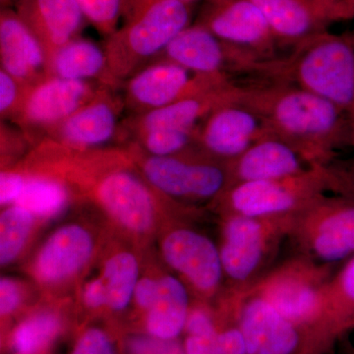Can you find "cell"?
I'll list each match as a JSON object with an SVG mask.
<instances>
[{
	"label": "cell",
	"mask_w": 354,
	"mask_h": 354,
	"mask_svg": "<svg viewBox=\"0 0 354 354\" xmlns=\"http://www.w3.org/2000/svg\"><path fill=\"white\" fill-rule=\"evenodd\" d=\"M239 102L259 113L274 134L313 167H327L339 149L351 144L348 113L297 86L272 81L241 85Z\"/></svg>",
	"instance_id": "1"
},
{
	"label": "cell",
	"mask_w": 354,
	"mask_h": 354,
	"mask_svg": "<svg viewBox=\"0 0 354 354\" xmlns=\"http://www.w3.org/2000/svg\"><path fill=\"white\" fill-rule=\"evenodd\" d=\"M255 73L297 86L346 113L354 108V43L348 37L318 32L293 46L288 57L260 62Z\"/></svg>",
	"instance_id": "2"
},
{
	"label": "cell",
	"mask_w": 354,
	"mask_h": 354,
	"mask_svg": "<svg viewBox=\"0 0 354 354\" xmlns=\"http://www.w3.org/2000/svg\"><path fill=\"white\" fill-rule=\"evenodd\" d=\"M125 16V24L108 37L104 46L116 88L157 59L172 39L189 27L191 6L179 0H155Z\"/></svg>",
	"instance_id": "3"
},
{
	"label": "cell",
	"mask_w": 354,
	"mask_h": 354,
	"mask_svg": "<svg viewBox=\"0 0 354 354\" xmlns=\"http://www.w3.org/2000/svg\"><path fill=\"white\" fill-rule=\"evenodd\" d=\"M330 191L348 196L346 172L316 165L286 178L234 184L216 201L225 214L254 218L295 216L327 196Z\"/></svg>",
	"instance_id": "4"
},
{
	"label": "cell",
	"mask_w": 354,
	"mask_h": 354,
	"mask_svg": "<svg viewBox=\"0 0 354 354\" xmlns=\"http://www.w3.org/2000/svg\"><path fill=\"white\" fill-rule=\"evenodd\" d=\"M295 216L254 218L225 214L220 254L225 278L235 291L252 288L283 236H290Z\"/></svg>",
	"instance_id": "5"
},
{
	"label": "cell",
	"mask_w": 354,
	"mask_h": 354,
	"mask_svg": "<svg viewBox=\"0 0 354 354\" xmlns=\"http://www.w3.org/2000/svg\"><path fill=\"white\" fill-rule=\"evenodd\" d=\"M127 149L146 180L169 199L216 201L230 188L227 162L209 157L197 147L169 157L147 155L132 144Z\"/></svg>",
	"instance_id": "6"
},
{
	"label": "cell",
	"mask_w": 354,
	"mask_h": 354,
	"mask_svg": "<svg viewBox=\"0 0 354 354\" xmlns=\"http://www.w3.org/2000/svg\"><path fill=\"white\" fill-rule=\"evenodd\" d=\"M330 279V268L299 256L268 272L248 290L298 326L326 315Z\"/></svg>",
	"instance_id": "7"
},
{
	"label": "cell",
	"mask_w": 354,
	"mask_h": 354,
	"mask_svg": "<svg viewBox=\"0 0 354 354\" xmlns=\"http://www.w3.org/2000/svg\"><path fill=\"white\" fill-rule=\"evenodd\" d=\"M290 236L304 257L330 268L354 256V198L325 196L295 216Z\"/></svg>",
	"instance_id": "8"
},
{
	"label": "cell",
	"mask_w": 354,
	"mask_h": 354,
	"mask_svg": "<svg viewBox=\"0 0 354 354\" xmlns=\"http://www.w3.org/2000/svg\"><path fill=\"white\" fill-rule=\"evenodd\" d=\"M232 82L230 76L198 74L169 60L158 59L129 77L121 86V95L125 109L136 115Z\"/></svg>",
	"instance_id": "9"
},
{
	"label": "cell",
	"mask_w": 354,
	"mask_h": 354,
	"mask_svg": "<svg viewBox=\"0 0 354 354\" xmlns=\"http://www.w3.org/2000/svg\"><path fill=\"white\" fill-rule=\"evenodd\" d=\"M100 84L48 76L26 88L17 113L10 123L20 128L32 144L66 120L97 94Z\"/></svg>",
	"instance_id": "10"
},
{
	"label": "cell",
	"mask_w": 354,
	"mask_h": 354,
	"mask_svg": "<svg viewBox=\"0 0 354 354\" xmlns=\"http://www.w3.org/2000/svg\"><path fill=\"white\" fill-rule=\"evenodd\" d=\"M230 46L259 62L272 59L277 41L269 23L251 0H216L198 22Z\"/></svg>",
	"instance_id": "11"
},
{
	"label": "cell",
	"mask_w": 354,
	"mask_h": 354,
	"mask_svg": "<svg viewBox=\"0 0 354 354\" xmlns=\"http://www.w3.org/2000/svg\"><path fill=\"white\" fill-rule=\"evenodd\" d=\"M116 91L101 86L90 102L50 130L44 139L81 151L99 150L120 139V116L125 106L122 95Z\"/></svg>",
	"instance_id": "12"
},
{
	"label": "cell",
	"mask_w": 354,
	"mask_h": 354,
	"mask_svg": "<svg viewBox=\"0 0 354 354\" xmlns=\"http://www.w3.org/2000/svg\"><path fill=\"white\" fill-rule=\"evenodd\" d=\"M158 59L169 60L195 73L215 76H230L232 71L253 73L258 64L255 58L221 41L198 23L177 35Z\"/></svg>",
	"instance_id": "13"
},
{
	"label": "cell",
	"mask_w": 354,
	"mask_h": 354,
	"mask_svg": "<svg viewBox=\"0 0 354 354\" xmlns=\"http://www.w3.org/2000/svg\"><path fill=\"white\" fill-rule=\"evenodd\" d=\"M271 132L259 113L237 101L216 109L203 121L198 128L196 147L228 164Z\"/></svg>",
	"instance_id": "14"
},
{
	"label": "cell",
	"mask_w": 354,
	"mask_h": 354,
	"mask_svg": "<svg viewBox=\"0 0 354 354\" xmlns=\"http://www.w3.org/2000/svg\"><path fill=\"white\" fill-rule=\"evenodd\" d=\"M162 254L202 297H213L220 290L225 278L220 248L206 235L191 228L172 230L162 239Z\"/></svg>",
	"instance_id": "15"
},
{
	"label": "cell",
	"mask_w": 354,
	"mask_h": 354,
	"mask_svg": "<svg viewBox=\"0 0 354 354\" xmlns=\"http://www.w3.org/2000/svg\"><path fill=\"white\" fill-rule=\"evenodd\" d=\"M239 329L248 354H292L299 344L297 325L252 291H235Z\"/></svg>",
	"instance_id": "16"
},
{
	"label": "cell",
	"mask_w": 354,
	"mask_h": 354,
	"mask_svg": "<svg viewBox=\"0 0 354 354\" xmlns=\"http://www.w3.org/2000/svg\"><path fill=\"white\" fill-rule=\"evenodd\" d=\"M241 85L234 82L174 102L169 106L130 115L121 123L120 139L160 128L197 129L216 109L239 101Z\"/></svg>",
	"instance_id": "17"
},
{
	"label": "cell",
	"mask_w": 354,
	"mask_h": 354,
	"mask_svg": "<svg viewBox=\"0 0 354 354\" xmlns=\"http://www.w3.org/2000/svg\"><path fill=\"white\" fill-rule=\"evenodd\" d=\"M0 69L25 88L50 76L43 44L19 14L8 7L0 12Z\"/></svg>",
	"instance_id": "18"
},
{
	"label": "cell",
	"mask_w": 354,
	"mask_h": 354,
	"mask_svg": "<svg viewBox=\"0 0 354 354\" xmlns=\"http://www.w3.org/2000/svg\"><path fill=\"white\" fill-rule=\"evenodd\" d=\"M313 165L290 144L272 132L255 142L241 157L228 162L230 186L286 178L304 174Z\"/></svg>",
	"instance_id": "19"
},
{
	"label": "cell",
	"mask_w": 354,
	"mask_h": 354,
	"mask_svg": "<svg viewBox=\"0 0 354 354\" xmlns=\"http://www.w3.org/2000/svg\"><path fill=\"white\" fill-rule=\"evenodd\" d=\"M16 12L43 44L50 74L55 53L80 37L86 18L78 0H17Z\"/></svg>",
	"instance_id": "20"
},
{
	"label": "cell",
	"mask_w": 354,
	"mask_h": 354,
	"mask_svg": "<svg viewBox=\"0 0 354 354\" xmlns=\"http://www.w3.org/2000/svg\"><path fill=\"white\" fill-rule=\"evenodd\" d=\"M94 239L82 225L71 223L58 228L37 255L35 272L44 283H55L75 274L94 252Z\"/></svg>",
	"instance_id": "21"
},
{
	"label": "cell",
	"mask_w": 354,
	"mask_h": 354,
	"mask_svg": "<svg viewBox=\"0 0 354 354\" xmlns=\"http://www.w3.org/2000/svg\"><path fill=\"white\" fill-rule=\"evenodd\" d=\"M269 23L279 44L295 46L325 31L328 21L315 0H251Z\"/></svg>",
	"instance_id": "22"
},
{
	"label": "cell",
	"mask_w": 354,
	"mask_h": 354,
	"mask_svg": "<svg viewBox=\"0 0 354 354\" xmlns=\"http://www.w3.org/2000/svg\"><path fill=\"white\" fill-rule=\"evenodd\" d=\"M50 76L95 82L118 90L109 75L104 46L81 37L64 44L55 53L50 66Z\"/></svg>",
	"instance_id": "23"
},
{
	"label": "cell",
	"mask_w": 354,
	"mask_h": 354,
	"mask_svg": "<svg viewBox=\"0 0 354 354\" xmlns=\"http://www.w3.org/2000/svg\"><path fill=\"white\" fill-rule=\"evenodd\" d=\"M189 314V297L180 279L172 276L158 279L155 302L147 311L146 329L151 337L171 341L185 329Z\"/></svg>",
	"instance_id": "24"
},
{
	"label": "cell",
	"mask_w": 354,
	"mask_h": 354,
	"mask_svg": "<svg viewBox=\"0 0 354 354\" xmlns=\"http://www.w3.org/2000/svg\"><path fill=\"white\" fill-rule=\"evenodd\" d=\"M26 174L24 190L16 205L39 216L57 215L66 206L69 200V188L66 184L44 174Z\"/></svg>",
	"instance_id": "25"
},
{
	"label": "cell",
	"mask_w": 354,
	"mask_h": 354,
	"mask_svg": "<svg viewBox=\"0 0 354 354\" xmlns=\"http://www.w3.org/2000/svg\"><path fill=\"white\" fill-rule=\"evenodd\" d=\"M138 274V260L134 254L122 251L114 254L106 261L102 279L106 288L109 308L113 311L127 308L134 297Z\"/></svg>",
	"instance_id": "26"
},
{
	"label": "cell",
	"mask_w": 354,
	"mask_h": 354,
	"mask_svg": "<svg viewBox=\"0 0 354 354\" xmlns=\"http://www.w3.org/2000/svg\"><path fill=\"white\" fill-rule=\"evenodd\" d=\"M35 215L19 205L4 209L0 216V264H10L24 247Z\"/></svg>",
	"instance_id": "27"
},
{
	"label": "cell",
	"mask_w": 354,
	"mask_h": 354,
	"mask_svg": "<svg viewBox=\"0 0 354 354\" xmlns=\"http://www.w3.org/2000/svg\"><path fill=\"white\" fill-rule=\"evenodd\" d=\"M198 128L191 130L174 128L150 130L135 135L129 139V144L153 157L178 155L196 147Z\"/></svg>",
	"instance_id": "28"
},
{
	"label": "cell",
	"mask_w": 354,
	"mask_h": 354,
	"mask_svg": "<svg viewBox=\"0 0 354 354\" xmlns=\"http://www.w3.org/2000/svg\"><path fill=\"white\" fill-rule=\"evenodd\" d=\"M60 328L57 314L44 311L21 323L14 332L12 346L19 354H34L55 339Z\"/></svg>",
	"instance_id": "29"
},
{
	"label": "cell",
	"mask_w": 354,
	"mask_h": 354,
	"mask_svg": "<svg viewBox=\"0 0 354 354\" xmlns=\"http://www.w3.org/2000/svg\"><path fill=\"white\" fill-rule=\"evenodd\" d=\"M326 315L332 316L342 325L354 322V256L330 279Z\"/></svg>",
	"instance_id": "30"
},
{
	"label": "cell",
	"mask_w": 354,
	"mask_h": 354,
	"mask_svg": "<svg viewBox=\"0 0 354 354\" xmlns=\"http://www.w3.org/2000/svg\"><path fill=\"white\" fill-rule=\"evenodd\" d=\"M185 354H248L241 329H230L212 337L188 335Z\"/></svg>",
	"instance_id": "31"
},
{
	"label": "cell",
	"mask_w": 354,
	"mask_h": 354,
	"mask_svg": "<svg viewBox=\"0 0 354 354\" xmlns=\"http://www.w3.org/2000/svg\"><path fill=\"white\" fill-rule=\"evenodd\" d=\"M124 1L125 0H78L86 19L106 38L118 30L121 15L124 13Z\"/></svg>",
	"instance_id": "32"
},
{
	"label": "cell",
	"mask_w": 354,
	"mask_h": 354,
	"mask_svg": "<svg viewBox=\"0 0 354 354\" xmlns=\"http://www.w3.org/2000/svg\"><path fill=\"white\" fill-rule=\"evenodd\" d=\"M26 88L10 74L0 69V120L10 122L17 113Z\"/></svg>",
	"instance_id": "33"
},
{
	"label": "cell",
	"mask_w": 354,
	"mask_h": 354,
	"mask_svg": "<svg viewBox=\"0 0 354 354\" xmlns=\"http://www.w3.org/2000/svg\"><path fill=\"white\" fill-rule=\"evenodd\" d=\"M72 354H115V351L104 330L91 328L81 335Z\"/></svg>",
	"instance_id": "34"
},
{
	"label": "cell",
	"mask_w": 354,
	"mask_h": 354,
	"mask_svg": "<svg viewBox=\"0 0 354 354\" xmlns=\"http://www.w3.org/2000/svg\"><path fill=\"white\" fill-rule=\"evenodd\" d=\"M27 174L20 169H4L0 174V203L15 204L24 190Z\"/></svg>",
	"instance_id": "35"
},
{
	"label": "cell",
	"mask_w": 354,
	"mask_h": 354,
	"mask_svg": "<svg viewBox=\"0 0 354 354\" xmlns=\"http://www.w3.org/2000/svg\"><path fill=\"white\" fill-rule=\"evenodd\" d=\"M132 354H185V351L174 342L157 337H137L130 344Z\"/></svg>",
	"instance_id": "36"
},
{
	"label": "cell",
	"mask_w": 354,
	"mask_h": 354,
	"mask_svg": "<svg viewBox=\"0 0 354 354\" xmlns=\"http://www.w3.org/2000/svg\"><path fill=\"white\" fill-rule=\"evenodd\" d=\"M185 329L193 337H212L218 333L208 312L200 308L189 311Z\"/></svg>",
	"instance_id": "37"
},
{
	"label": "cell",
	"mask_w": 354,
	"mask_h": 354,
	"mask_svg": "<svg viewBox=\"0 0 354 354\" xmlns=\"http://www.w3.org/2000/svg\"><path fill=\"white\" fill-rule=\"evenodd\" d=\"M21 302L20 286L14 279L2 278L0 281V313L9 315L18 308Z\"/></svg>",
	"instance_id": "38"
},
{
	"label": "cell",
	"mask_w": 354,
	"mask_h": 354,
	"mask_svg": "<svg viewBox=\"0 0 354 354\" xmlns=\"http://www.w3.org/2000/svg\"><path fill=\"white\" fill-rule=\"evenodd\" d=\"M158 279L143 278L139 279L134 291L135 302L140 308L148 311L152 307L157 297Z\"/></svg>",
	"instance_id": "39"
},
{
	"label": "cell",
	"mask_w": 354,
	"mask_h": 354,
	"mask_svg": "<svg viewBox=\"0 0 354 354\" xmlns=\"http://www.w3.org/2000/svg\"><path fill=\"white\" fill-rule=\"evenodd\" d=\"M83 300L86 306L91 309L108 306V297L102 278L93 279L83 291Z\"/></svg>",
	"instance_id": "40"
},
{
	"label": "cell",
	"mask_w": 354,
	"mask_h": 354,
	"mask_svg": "<svg viewBox=\"0 0 354 354\" xmlns=\"http://www.w3.org/2000/svg\"><path fill=\"white\" fill-rule=\"evenodd\" d=\"M315 1L329 23L341 19V0H315Z\"/></svg>",
	"instance_id": "41"
},
{
	"label": "cell",
	"mask_w": 354,
	"mask_h": 354,
	"mask_svg": "<svg viewBox=\"0 0 354 354\" xmlns=\"http://www.w3.org/2000/svg\"><path fill=\"white\" fill-rule=\"evenodd\" d=\"M155 1V0H125L124 1V13L127 15V13L131 12V11L135 10V9L139 8V7L145 6L147 3H150V2ZM179 1L187 2V3H191L192 1H195V0H179ZM209 1H216V0H209Z\"/></svg>",
	"instance_id": "42"
},
{
	"label": "cell",
	"mask_w": 354,
	"mask_h": 354,
	"mask_svg": "<svg viewBox=\"0 0 354 354\" xmlns=\"http://www.w3.org/2000/svg\"><path fill=\"white\" fill-rule=\"evenodd\" d=\"M344 18L351 19L354 16V0H342Z\"/></svg>",
	"instance_id": "43"
},
{
	"label": "cell",
	"mask_w": 354,
	"mask_h": 354,
	"mask_svg": "<svg viewBox=\"0 0 354 354\" xmlns=\"http://www.w3.org/2000/svg\"><path fill=\"white\" fill-rule=\"evenodd\" d=\"M349 121H351V145L354 147V108L349 111Z\"/></svg>",
	"instance_id": "44"
},
{
	"label": "cell",
	"mask_w": 354,
	"mask_h": 354,
	"mask_svg": "<svg viewBox=\"0 0 354 354\" xmlns=\"http://www.w3.org/2000/svg\"><path fill=\"white\" fill-rule=\"evenodd\" d=\"M348 176L349 188H351V197L354 198V167L351 172L346 174Z\"/></svg>",
	"instance_id": "45"
}]
</instances>
